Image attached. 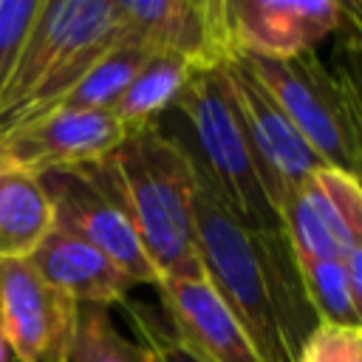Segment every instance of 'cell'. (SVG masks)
I'll return each mask as SVG.
<instances>
[{
    "instance_id": "1",
    "label": "cell",
    "mask_w": 362,
    "mask_h": 362,
    "mask_svg": "<svg viewBox=\"0 0 362 362\" xmlns=\"http://www.w3.org/2000/svg\"><path fill=\"white\" fill-rule=\"evenodd\" d=\"M195 243L204 277L238 317L263 362H300L320 325L286 232L249 229L195 167Z\"/></svg>"
},
{
    "instance_id": "2",
    "label": "cell",
    "mask_w": 362,
    "mask_h": 362,
    "mask_svg": "<svg viewBox=\"0 0 362 362\" xmlns=\"http://www.w3.org/2000/svg\"><path fill=\"white\" fill-rule=\"evenodd\" d=\"M130 218L161 277H198L192 221L195 161L158 127L130 133L107 158L82 167Z\"/></svg>"
},
{
    "instance_id": "3",
    "label": "cell",
    "mask_w": 362,
    "mask_h": 362,
    "mask_svg": "<svg viewBox=\"0 0 362 362\" xmlns=\"http://www.w3.org/2000/svg\"><path fill=\"white\" fill-rule=\"evenodd\" d=\"M122 40L116 0H42L0 96V133L57 107Z\"/></svg>"
},
{
    "instance_id": "4",
    "label": "cell",
    "mask_w": 362,
    "mask_h": 362,
    "mask_svg": "<svg viewBox=\"0 0 362 362\" xmlns=\"http://www.w3.org/2000/svg\"><path fill=\"white\" fill-rule=\"evenodd\" d=\"M175 110L184 113L192 127L198 156H189L195 167L223 204L249 229L283 232L223 68L195 74L181 90Z\"/></svg>"
},
{
    "instance_id": "5",
    "label": "cell",
    "mask_w": 362,
    "mask_h": 362,
    "mask_svg": "<svg viewBox=\"0 0 362 362\" xmlns=\"http://www.w3.org/2000/svg\"><path fill=\"white\" fill-rule=\"evenodd\" d=\"M238 59L274 99L317 158L325 167L351 173V133L334 68H325L314 51L294 59H269L255 54H240Z\"/></svg>"
},
{
    "instance_id": "6",
    "label": "cell",
    "mask_w": 362,
    "mask_h": 362,
    "mask_svg": "<svg viewBox=\"0 0 362 362\" xmlns=\"http://www.w3.org/2000/svg\"><path fill=\"white\" fill-rule=\"evenodd\" d=\"M122 37L156 54H178L198 74L238 57L229 0H116Z\"/></svg>"
},
{
    "instance_id": "7",
    "label": "cell",
    "mask_w": 362,
    "mask_h": 362,
    "mask_svg": "<svg viewBox=\"0 0 362 362\" xmlns=\"http://www.w3.org/2000/svg\"><path fill=\"white\" fill-rule=\"evenodd\" d=\"M79 303L31 260H0V334L17 362H68Z\"/></svg>"
},
{
    "instance_id": "8",
    "label": "cell",
    "mask_w": 362,
    "mask_h": 362,
    "mask_svg": "<svg viewBox=\"0 0 362 362\" xmlns=\"http://www.w3.org/2000/svg\"><path fill=\"white\" fill-rule=\"evenodd\" d=\"M124 139L127 130L110 110L59 105L0 133V153L14 170L48 175L99 164Z\"/></svg>"
},
{
    "instance_id": "9",
    "label": "cell",
    "mask_w": 362,
    "mask_h": 362,
    "mask_svg": "<svg viewBox=\"0 0 362 362\" xmlns=\"http://www.w3.org/2000/svg\"><path fill=\"white\" fill-rule=\"evenodd\" d=\"M51 204L57 229H65L96 252H102L133 286H158L161 274L147 257L130 218L124 209L85 173V170H65L40 175Z\"/></svg>"
},
{
    "instance_id": "10",
    "label": "cell",
    "mask_w": 362,
    "mask_h": 362,
    "mask_svg": "<svg viewBox=\"0 0 362 362\" xmlns=\"http://www.w3.org/2000/svg\"><path fill=\"white\" fill-rule=\"evenodd\" d=\"M223 74L229 79L238 113L243 119L249 144L263 173L272 206L280 209L308 181V175L325 164L317 158V153L305 144L297 127L283 116L274 99L257 85V79L243 68L238 57L223 65Z\"/></svg>"
},
{
    "instance_id": "11",
    "label": "cell",
    "mask_w": 362,
    "mask_h": 362,
    "mask_svg": "<svg viewBox=\"0 0 362 362\" xmlns=\"http://www.w3.org/2000/svg\"><path fill=\"white\" fill-rule=\"evenodd\" d=\"M232 34L240 54L294 59L342 25L334 0H229Z\"/></svg>"
},
{
    "instance_id": "12",
    "label": "cell",
    "mask_w": 362,
    "mask_h": 362,
    "mask_svg": "<svg viewBox=\"0 0 362 362\" xmlns=\"http://www.w3.org/2000/svg\"><path fill=\"white\" fill-rule=\"evenodd\" d=\"M170 320V334L206 362H263L249 334L212 288L198 277H161L156 286Z\"/></svg>"
},
{
    "instance_id": "13",
    "label": "cell",
    "mask_w": 362,
    "mask_h": 362,
    "mask_svg": "<svg viewBox=\"0 0 362 362\" xmlns=\"http://www.w3.org/2000/svg\"><path fill=\"white\" fill-rule=\"evenodd\" d=\"M28 260L54 288L65 291L79 305L107 308L124 303L133 288V283L102 252L57 226Z\"/></svg>"
},
{
    "instance_id": "14",
    "label": "cell",
    "mask_w": 362,
    "mask_h": 362,
    "mask_svg": "<svg viewBox=\"0 0 362 362\" xmlns=\"http://www.w3.org/2000/svg\"><path fill=\"white\" fill-rule=\"evenodd\" d=\"M54 226V204L42 178L6 170L0 175V260H28Z\"/></svg>"
},
{
    "instance_id": "15",
    "label": "cell",
    "mask_w": 362,
    "mask_h": 362,
    "mask_svg": "<svg viewBox=\"0 0 362 362\" xmlns=\"http://www.w3.org/2000/svg\"><path fill=\"white\" fill-rule=\"evenodd\" d=\"M195 74L198 71L178 54H153L110 113L124 124L127 136L158 127V116L167 107H175L181 90Z\"/></svg>"
},
{
    "instance_id": "16",
    "label": "cell",
    "mask_w": 362,
    "mask_h": 362,
    "mask_svg": "<svg viewBox=\"0 0 362 362\" xmlns=\"http://www.w3.org/2000/svg\"><path fill=\"white\" fill-rule=\"evenodd\" d=\"M153 54L156 51H150V48H144L139 42L122 40L116 48H110L76 82V88L59 105H65V107H90V110H113V105L122 99V93L130 88V82L136 79V74L141 71V65Z\"/></svg>"
},
{
    "instance_id": "17",
    "label": "cell",
    "mask_w": 362,
    "mask_h": 362,
    "mask_svg": "<svg viewBox=\"0 0 362 362\" xmlns=\"http://www.w3.org/2000/svg\"><path fill=\"white\" fill-rule=\"evenodd\" d=\"M294 260H297L305 300H308L317 322L354 328L356 314H354V303H351V291H348L345 260H317V257H303V255H294Z\"/></svg>"
},
{
    "instance_id": "18",
    "label": "cell",
    "mask_w": 362,
    "mask_h": 362,
    "mask_svg": "<svg viewBox=\"0 0 362 362\" xmlns=\"http://www.w3.org/2000/svg\"><path fill=\"white\" fill-rule=\"evenodd\" d=\"M68 362H139V351L119 334V328L107 317V308L79 305Z\"/></svg>"
},
{
    "instance_id": "19",
    "label": "cell",
    "mask_w": 362,
    "mask_h": 362,
    "mask_svg": "<svg viewBox=\"0 0 362 362\" xmlns=\"http://www.w3.org/2000/svg\"><path fill=\"white\" fill-rule=\"evenodd\" d=\"M308 181L317 189L334 223L339 226L351 252L362 249V187L359 181L351 173L337 170V167H317L308 175Z\"/></svg>"
},
{
    "instance_id": "20",
    "label": "cell",
    "mask_w": 362,
    "mask_h": 362,
    "mask_svg": "<svg viewBox=\"0 0 362 362\" xmlns=\"http://www.w3.org/2000/svg\"><path fill=\"white\" fill-rule=\"evenodd\" d=\"M42 0H0V96L17 68L23 42Z\"/></svg>"
},
{
    "instance_id": "21",
    "label": "cell",
    "mask_w": 362,
    "mask_h": 362,
    "mask_svg": "<svg viewBox=\"0 0 362 362\" xmlns=\"http://www.w3.org/2000/svg\"><path fill=\"white\" fill-rule=\"evenodd\" d=\"M133 328L139 337V362H206L198 354H192L187 345H181L170 331H164L141 305H130Z\"/></svg>"
},
{
    "instance_id": "22",
    "label": "cell",
    "mask_w": 362,
    "mask_h": 362,
    "mask_svg": "<svg viewBox=\"0 0 362 362\" xmlns=\"http://www.w3.org/2000/svg\"><path fill=\"white\" fill-rule=\"evenodd\" d=\"M300 362H362V328L317 325L300 351Z\"/></svg>"
},
{
    "instance_id": "23",
    "label": "cell",
    "mask_w": 362,
    "mask_h": 362,
    "mask_svg": "<svg viewBox=\"0 0 362 362\" xmlns=\"http://www.w3.org/2000/svg\"><path fill=\"white\" fill-rule=\"evenodd\" d=\"M334 74L339 79L342 113H345V124H348V133H351V175L362 187V90H359L356 74L348 68V62L337 65Z\"/></svg>"
},
{
    "instance_id": "24",
    "label": "cell",
    "mask_w": 362,
    "mask_h": 362,
    "mask_svg": "<svg viewBox=\"0 0 362 362\" xmlns=\"http://www.w3.org/2000/svg\"><path fill=\"white\" fill-rule=\"evenodd\" d=\"M345 274H348V291H351L356 325L362 328V249H354L345 257Z\"/></svg>"
},
{
    "instance_id": "25",
    "label": "cell",
    "mask_w": 362,
    "mask_h": 362,
    "mask_svg": "<svg viewBox=\"0 0 362 362\" xmlns=\"http://www.w3.org/2000/svg\"><path fill=\"white\" fill-rule=\"evenodd\" d=\"M339 28H348L345 45L356 48L362 54V3H342V25ZM359 90H362V85H359Z\"/></svg>"
},
{
    "instance_id": "26",
    "label": "cell",
    "mask_w": 362,
    "mask_h": 362,
    "mask_svg": "<svg viewBox=\"0 0 362 362\" xmlns=\"http://www.w3.org/2000/svg\"><path fill=\"white\" fill-rule=\"evenodd\" d=\"M0 362H8V348L3 342V334H0Z\"/></svg>"
},
{
    "instance_id": "27",
    "label": "cell",
    "mask_w": 362,
    "mask_h": 362,
    "mask_svg": "<svg viewBox=\"0 0 362 362\" xmlns=\"http://www.w3.org/2000/svg\"><path fill=\"white\" fill-rule=\"evenodd\" d=\"M6 170H11V164H8V161H6V156H3V153H0V175H3V173H6Z\"/></svg>"
}]
</instances>
